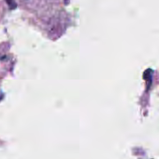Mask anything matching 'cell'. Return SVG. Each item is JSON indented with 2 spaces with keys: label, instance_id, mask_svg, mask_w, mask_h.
Returning a JSON list of instances; mask_svg holds the SVG:
<instances>
[{
  "label": "cell",
  "instance_id": "1",
  "mask_svg": "<svg viewBox=\"0 0 159 159\" xmlns=\"http://www.w3.org/2000/svg\"><path fill=\"white\" fill-rule=\"evenodd\" d=\"M5 1L7 2L10 10H15L17 8V4L15 2V0H5Z\"/></svg>",
  "mask_w": 159,
  "mask_h": 159
}]
</instances>
